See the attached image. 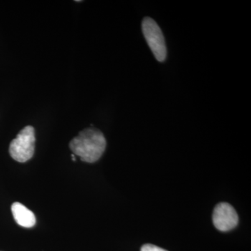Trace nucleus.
Segmentation results:
<instances>
[{"label":"nucleus","mask_w":251,"mask_h":251,"mask_svg":"<svg viewBox=\"0 0 251 251\" xmlns=\"http://www.w3.org/2000/svg\"><path fill=\"white\" fill-rule=\"evenodd\" d=\"M69 148L81 161L95 163L105 151L106 140L100 130L92 127L79 132L69 143Z\"/></svg>","instance_id":"nucleus-1"},{"label":"nucleus","mask_w":251,"mask_h":251,"mask_svg":"<svg viewBox=\"0 0 251 251\" xmlns=\"http://www.w3.org/2000/svg\"><path fill=\"white\" fill-rule=\"evenodd\" d=\"M35 130L31 126H27L20 131L11 141L9 153L15 161L25 163L34 156L35 150Z\"/></svg>","instance_id":"nucleus-2"},{"label":"nucleus","mask_w":251,"mask_h":251,"mask_svg":"<svg viewBox=\"0 0 251 251\" xmlns=\"http://www.w3.org/2000/svg\"><path fill=\"white\" fill-rule=\"evenodd\" d=\"M142 29L148 46L158 62L166 60L167 49L164 36L154 20L145 17L142 22Z\"/></svg>","instance_id":"nucleus-3"},{"label":"nucleus","mask_w":251,"mask_h":251,"mask_svg":"<svg viewBox=\"0 0 251 251\" xmlns=\"http://www.w3.org/2000/svg\"><path fill=\"white\" fill-rule=\"evenodd\" d=\"M213 223L221 232H227L237 227L239 217L233 206L228 203L221 202L214 208Z\"/></svg>","instance_id":"nucleus-4"},{"label":"nucleus","mask_w":251,"mask_h":251,"mask_svg":"<svg viewBox=\"0 0 251 251\" xmlns=\"http://www.w3.org/2000/svg\"><path fill=\"white\" fill-rule=\"evenodd\" d=\"M11 211L15 221L19 226L27 228L35 226L36 216L34 213L21 203H13L11 205Z\"/></svg>","instance_id":"nucleus-5"},{"label":"nucleus","mask_w":251,"mask_h":251,"mask_svg":"<svg viewBox=\"0 0 251 251\" xmlns=\"http://www.w3.org/2000/svg\"><path fill=\"white\" fill-rule=\"evenodd\" d=\"M141 251H168L153 244H147L141 248Z\"/></svg>","instance_id":"nucleus-6"},{"label":"nucleus","mask_w":251,"mask_h":251,"mask_svg":"<svg viewBox=\"0 0 251 251\" xmlns=\"http://www.w3.org/2000/svg\"><path fill=\"white\" fill-rule=\"evenodd\" d=\"M72 157L73 161H76V158H75V154H74V153H73V154L72 155Z\"/></svg>","instance_id":"nucleus-7"}]
</instances>
